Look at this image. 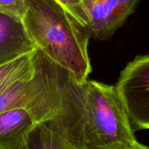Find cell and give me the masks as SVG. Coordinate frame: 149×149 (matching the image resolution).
<instances>
[{
  "mask_svg": "<svg viewBox=\"0 0 149 149\" xmlns=\"http://www.w3.org/2000/svg\"><path fill=\"white\" fill-rule=\"evenodd\" d=\"M45 125L74 149H129L138 143L116 86L68 73L56 112Z\"/></svg>",
  "mask_w": 149,
  "mask_h": 149,
  "instance_id": "1",
  "label": "cell"
},
{
  "mask_svg": "<svg viewBox=\"0 0 149 149\" xmlns=\"http://www.w3.org/2000/svg\"><path fill=\"white\" fill-rule=\"evenodd\" d=\"M22 23L36 49L66 69L78 81L92 71L89 36L56 0H25Z\"/></svg>",
  "mask_w": 149,
  "mask_h": 149,
  "instance_id": "2",
  "label": "cell"
},
{
  "mask_svg": "<svg viewBox=\"0 0 149 149\" xmlns=\"http://www.w3.org/2000/svg\"><path fill=\"white\" fill-rule=\"evenodd\" d=\"M34 74L10 85L0 93V113L25 109L37 124L48 122L60 105L68 71L35 49Z\"/></svg>",
  "mask_w": 149,
  "mask_h": 149,
  "instance_id": "3",
  "label": "cell"
},
{
  "mask_svg": "<svg viewBox=\"0 0 149 149\" xmlns=\"http://www.w3.org/2000/svg\"><path fill=\"white\" fill-rule=\"evenodd\" d=\"M116 88L133 130H149V55H138L126 65Z\"/></svg>",
  "mask_w": 149,
  "mask_h": 149,
  "instance_id": "4",
  "label": "cell"
},
{
  "mask_svg": "<svg viewBox=\"0 0 149 149\" xmlns=\"http://www.w3.org/2000/svg\"><path fill=\"white\" fill-rule=\"evenodd\" d=\"M141 0H82L89 17L84 31L90 38L106 40L111 37L135 11Z\"/></svg>",
  "mask_w": 149,
  "mask_h": 149,
  "instance_id": "5",
  "label": "cell"
},
{
  "mask_svg": "<svg viewBox=\"0 0 149 149\" xmlns=\"http://www.w3.org/2000/svg\"><path fill=\"white\" fill-rule=\"evenodd\" d=\"M35 49L22 22L0 13V65Z\"/></svg>",
  "mask_w": 149,
  "mask_h": 149,
  "instance_id": "6",
  "label": "cell"
},
{
  "mask_svg": "<svg viewBox=\"0 0 149 149\" xmlns=\"http://www.w3.org/2000/svg\"><path fill=\"white\" fill-rule=\"evenodd\" d=\"M37 125L25 109L0 113V149H21Z\"/></svg>",
  "mask_w": 149,
  "mask_h": 149,
  "instance_id": "7",
  "label": "cell"
},
{
  "mask_svg": "<svg viewBox=\"0 0 149 149\" xmlns=\"http://www.w3.org/2000/svg\"><path fill=\"white\" fill-rule=\"evenodd\" d=\"M34 52L35 50L0 65V93L16 81L30 78L33 75Z\"/></svg>",
  "mask_w": 149,
  "mask_h": 149,
  "instance_id": "8",
  "label": "cell"
},
{
  "mask_svg": "<svg viewBox=\"0 0 149 149\" xmlns=\"http://www.w3.org/2000/svg\"><path fill=\"white\" fill-rule=\"evenodd\" d=\"M21 149H74L45 124H38Z\"/></svg>",
  "mask_w": 149,
  "mask_h": 149,
  "instance_id": "9",
  "label": "cell"
},
{
  "mask_svg": "<svg viewBox=\"0 0 149 149\" xmlns=\"http://www.w3.org/2000/svg\"><path fill=\"white\" fill-rule=\"evenodd\" d=\"M60 3L83 28L88 25L89 17L83 4L82 0H56Z\"/></svg>",
  "mask_w": 149,
  "mask_h": 149,
  "instance_id": "10",
  "label": "cell"
},
{
  "mask_svg": "<svg viewBox=\"0 0 149 149\" xmlns=\"http://www.w3.org/2000/svg\"><path fill=\"white\" fill-rule=\"evenodd\" d=\"M26 10L25 0H0V13L22 22Z\"/></svg>",
  "mask_w": 149,
  "mask_h": 149,
  "instance_id": "11",
  "label": "cell"
},
{
  "mask_svg": "<svg viewBox=\"0 0 149 149\" xmlns=\"http://www.w3.org/2000/svg\"><path fill=\"white\" fill-rule=\"evenodd\" d=\"M129 149H149V148L148 146H146L143 145V144L138 142V143H137L136 145H135L133 147H132V148Z\"/></svg>",
  "mask_w": 149,
  "mask_h": 149,
  "instance_id": "12",
  "label": "cell"
}]
</instances>
